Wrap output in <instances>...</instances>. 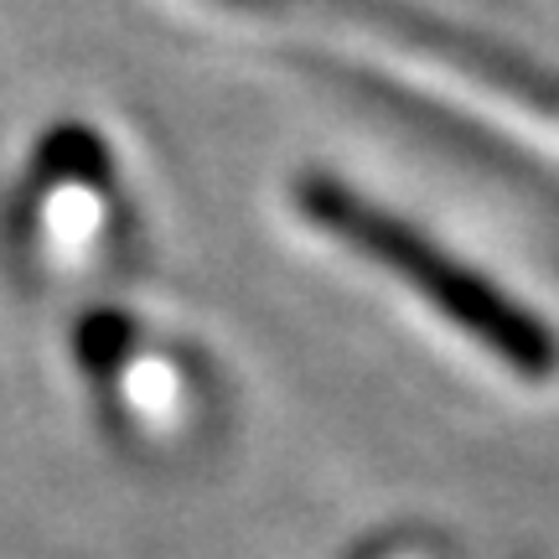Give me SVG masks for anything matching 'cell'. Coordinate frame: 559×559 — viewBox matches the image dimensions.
<instances>
[{"mask_svg":"<svg viewBox=\"0 0 559 559\" xmlns=\"http://www.w3.org/2000/svg\"><path fill=\"white\" fill-rule=\"evenodd\" d=\"M296 202L317 228H326L347 249H358L362 260H373L379 270L400 275L425 306H436L456 332L481 342L519 379L544 383L559 373L555 326L534 317L523 300L502 296V285H492L481 270L461 264L456 254H445L436 239H425L415 223L383 213L373 198H362L347 181L321 177V171L296 181Z\"/></svg>","mask_w":559,"mask_h":559,"instance_id":"cell-1","label":"cell"}]
</instances>
